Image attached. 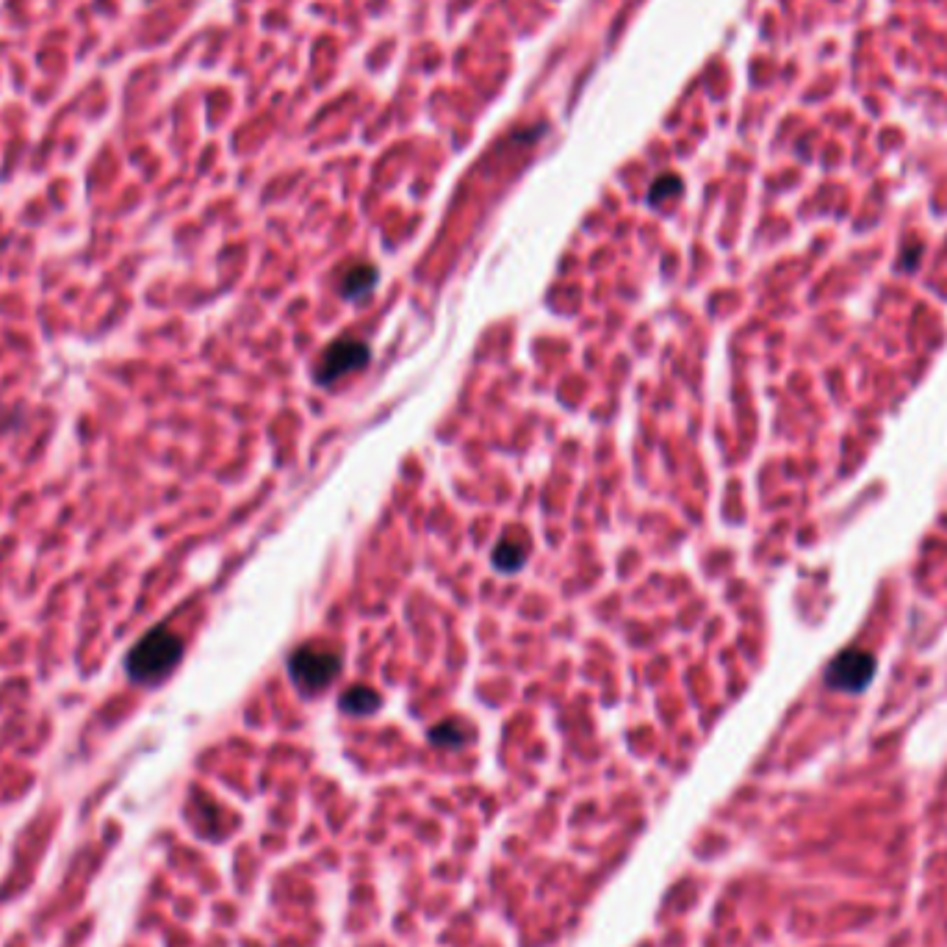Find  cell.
I'll return each instance as SVG.
<instances>
[{"mask_svg":"<svg viewBox=\"0 0 947 947\" xmlns=\"http://www.w3.org/2000/svg\"><path fill=\"white\" fill-rule=\"evenodd\" d=\"M468 737H471V732H468L463 723H457V720L441 723V726H435L430 732L432 743L441 745V748H460V745L468 743Z\"/></svg>","mask_w":947,"mask_h":947,"instance_id":"obj_8","label":"cell"},{"mask_svg":"<svg viewBox=\"0 0 947 947\" xmlns=\"http://www.w3.org/2000/svg\"><path fill=\"white\" fill-rule=\"evenodd\" d=\"M682 192V180L676 178V175H662L654 186H651V192H648V203L660 205L662 200H668L673 194Z\"/></svg>","mask_w":947,"mask_h":947,"instance_id":"obj_9","label":"cell"},{"mask_svg":"<svg viewBox=\"0 0 947 947\" xmlns=\"http://www.w3.org/2000/svg\"><path fill=\"white\" fill-rule=\"evenodd\" d=\"M341 709L347 712V715H374L377 709H380V693L372 690V687H366V684H352L347 693L341 696Z\"/></svg>","mask_w":947,"mask_h":947,"instance_id":"obj_7","label":"cell"},{"mask_svg":"<svg viewBox=\"0 0 947 947\" xmlns=\"http://www.w3.org/2000/svg\"><path fill=\"white\" fill-rule=\"evenodd\" d=\"M369 360H372V349H369L366 341H360V338H338V341H333L330 347L324 349L319 369H316V380L322 385H333L341 377L363 369Z\"/></svg>","mask_w":947,"mask_h":947,"instance_id":"obj_3","label":"cell"},{"mask_svg":"<svg viewBox=\"0 0 947 947\" xmlns=\"http://www.w3.org/2000/svg\"><path fill=\"white\" fill-rule=\"evenodd\" d=\"M338 671H341V657L327 648L302 646L288 657V676L305 698L327 690L336 682Z\"/></svg>","mask_w":947,"mask_h":947,"instance_id":"obj_2","label":"cell"},{"mask_svg":"<svg viewBox=\"0 0 947 947\" xmlns=\"http://www.w3.org/2000/svg\"><path fill=\"white\" fill-rule=\"evenodd\" d=\"M180 657H183V640L167 626H158L131 648L125 668L133 682L158 684L175 671Z\"/></svg>","mask_w":947,"mask_h":947,"instance_id":"obj_1","label":"cell"},{"mask_svg":"<svg viewBox=\"0 0 947 947\" xmlns=\"http://www.w3.org/2000/svg\"><path fill=\"white\" fill-rule=\"evenodd\" d=\"M529 557V540L516 538V535H507V538L493 549V568L502 571V574H516L521 565L527 563Z\"/></svg>","mask_w":947,"mask_h":947,"instance_id":"obj_5","label":"cell"},{"mask_svg":"<svg viewBox=\"0 0 947 947\" xmlns=\"http://www.w3.org/2000/svg\"><path fill=\"white\" fill-rule=\"evenodd\" d=\"M377 280H380L377 266H372V264L352 266V269H347V275H344L341 294H344L347 300H360V297L372 294L374 286H377Z\"/></svg>","mask_w":947,"mask_h":947,"instance_id":"obj_6","label":"cell"},{"mask_svg":"<svg viewBox=\"0 0 947 947\" xmlns=\"http://www.w3.org/2000/svg\"><path fill=\"white\" fill-rule=\"evenodd\" d=\"M873 676H876V657L859 648L842 651L826 668L828 687L840 693H862L867 690V684L873 682Z\"/></svg>","mask_w":947,"mask_h":947,"instance_id":"obj_4","label":"cell"}]
</instances>
